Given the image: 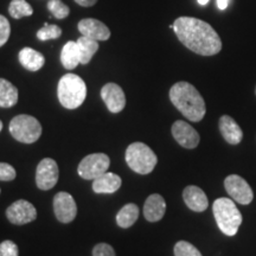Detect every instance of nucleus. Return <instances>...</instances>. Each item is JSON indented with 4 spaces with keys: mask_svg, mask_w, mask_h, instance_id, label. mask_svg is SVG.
Masks as SVG:
<instances>
[{
    "mask_svg": "<svg viewBox=\"0 0 256 256\" xmlns=\"http://www.w3.org/2000/svg\"><path fill=\"white\" fill-rule=\"evenodd\" d=\"M174 34L184 46L200 56H214L222 50V40L206 22L192 17H179L174 23Z\"/></svg>",
    "mask_w": 256,
    "mask_h": 256,
    "instance_id": "obj_1",
    "label": "nucleus"
},
{
    "mask_svg": "<svg viewBox=\"0 0 256 256\" xmlns=\"http://www.w3.org/2000/svg\"><path fill=\"white\" fill-rule=\"evenodd\" d=\"M170 100L192 122H200L206 116V107L204 98L188 82H177L172 86L170 89Z\"/></svg>",
    "mask_w": 256,
    "mask_h": 256,
    "instance_id": "obj_2",
    "label": "nucleus"
},
{
    "mask_svg": "<svg viewBox=\"0 0 256 256\" xmlns=\"http://www.w3.org/2000/svg\"><path fill=\"white\" fill-rule=\"evenodd\" d=\"M57 96L60 104L66 110H76L86 100L87 86L78 75L66 74L60 78L57 87Z\"/></svg>",
    "mask_w": 256,
    "mask_h": 256,
    "instance_id": "obj_3",
    "label": "nucleus"
},
{
    "mask_svg": "<svg viewBox=\"0 0 256 256\" xmlns=\"http://www.w3.org/2000/svg\"><path fill=\"white\" fill-rule=\"evenodd\" d=\"M214 216L220 232L226 236H234L242 224V215L235 202L229 198H218L214 202Z\"/></svg>",
    "mask_w": 256,
    "mask_h": 256,
    "instance_id": "obj_4",
    "label": "nucleus"
},
{
    "mask_svg": "<svg viewBox=\"0 0 256 256\" xmlns=\"http://www.w3.org/2000/svg\"><path fill=\"white\" fill-rule=\"evenodd\" d=\"M124 159L130 168L139 174H151L158 164L156 153L144 142L130 144L126 150Z\"/></svg>",
    "mask_w": 256,
    "mask_h": 256,
    "instance_id": "obj_5",
    "label": "nucleus"
},
{
    "mask_svg": "<svg viewBox=\"0 0 256 256\" xmlns=\"http://www.w3.org/2000/svg\"><path fill=\"white\" fill-rule=\"evenodd\" d=\"M10 133L19 142L34 144L42 136V126L34 116L20 114L11 120L8 126Z\"/></svg>",
    "mask_w": 256,
    "mask_h": 256,
    "instance_id": "obj_6",
    "label": "nucleus"
},
{
    "mask_svg": "<svg viewBox=\"0 0 256 256\" xmlns=\"http://www.w3.org/2000/svg\"><path fill=\"white\" fill-rule=\"evenodd\" d=\"M110 165V156L104 153H92L82 159L78 164V172L80 177L87 180H94L104 172H107Z\"/></svg>",
    "mask_w": 256,
    "mask_h": 256,
    "instance_id": "obj_7",
    "label": "nucleus"
},
{
    "mask_svg": "<svg viewBox=\"0 0 256 256\" xmlns=\"http://www.w3.org/2000/svg\"><path fill=\"white\" fill-rule=\"evenodd\" d=\"M224 188L234 200L242 206H248L252 202L254 194L247 182L238 174H230L224 180Z\"/></svg>",
    "mask_w": 256,
    "mask_h": 256,
    "instance_id": "obj_8",
    "label": "nucleus"
},
{
    "mask_svg": "<svg viewBox=\"0 0 256 256\" xmlns=\"http://www.w3.org/2000/svg\"><path fill=\"white\" fill-rule=\"evenodd\" d=\"M60 170L57 162L51 158L40 160L36 171V184L40 190H50L55 188L58 182Z\"/></svg>",
    "mask_w": 256,
    "mask_h": 256,
    "instance_id": "obj_9",
    "label": "nucleus"
},
{
    "mask_svg": "<svg viewBox=\"0 0 256 256\" xmlns=\"http://www.w3.org/2000/svg\"><path fill=\"white\" fill-rule=\"evenodd\" d=\"M6 217L12 224L24 226L37 218V210L30 202L19 200L6 209Z\"/></svg>",
    "mask_w": 256,
    "mask_h": 256,
    "instance_id": "obj_10",
    "label": "nucleus"
},
{
    "mask_svg": "<svg viewBox=\"0 0 256 256\" xmlns=\"http://www.w3.org/2000/svg\"><path fill=\"white\" fill-rule=\"evenodd\" d=\"M54 211L60 223H70L78 215V206L72 194L60 191L54 197Z\"/></svg>",
    "mask_w": 256,
    "mask_h": 256,
    "instance_id": "obj_11",
    "label": "nucleus"
},
{
    "mask_svg": "<svg viewBox=\"0 0 256 256\" xmlns=\"http://www.w3.org/2000/svg\"><path fill=\"white\" fill-rule=\"evenodd\" d=\"M172 136L179 145L184 148H196L200 144V134L194 127L183 120H178L172 124Z\"/></svg>",
    "mask_w": 256,
    "mask_h": 256,
    "instance_id": "obj_12",
    "label": "nucleus"
},
{
    "mask_svg": "<svg viewBox=\"0 0 256 256\" xmlns=\"http://www.w3.org/2000/svg\"><path fill=\"white\" fill-rule=\"evenodd\" d=\"M101 98L110 113H120L126 106V96L116 83H107L101 89Z\"/></svg>",
    "mask_w": 256,
    "mask_h": 256,
    "instance_id": "obj_13",
    "label": "nucleus"
},
{
    "mask_svg": "<svg viewBox=\"0 0 256 256\" xmlns=\"http://www.w3.org/2000/svg\"><path fill=\"white\" fill-rule=\"evenodd\" d=\"M78 31L81 32L82 36L95 40H108L110 38V30L107 25L95 18H86L78 22Z\"/></svg>",
    "mask_w": 256,
    "mask_h": 256,
    "instance_id": "obj_14",
    "label": "nucleus"
},
{
    "mask_svg": "<svg viewBox=\"0 0 256 256\" xmlns=\"http://www.w3.org/2000/svg\"><path fill=\"white\" fill-rule=\"evenodd\" d=\"M183 198L188 209L196 212H203L209 206V200H208L206 192L194 185H190L184 188Z\"/></svg>",
    "mask_w": 256,
    "mask_h": 256,
    "instance_id": "obj_15",
    "label": "nucleus"
},
{
    "mask_svg": "<svg viewBox=\"0 0 256 256\" xmlns=\"http://www.w3.org/2000/svg\"><path fill=\"white\" fill-rule=\"evenodd\" d=\"M220 132L226 142L230 145H238L242 142L243 132L238 122L229 115H223L218 121Z\"/></svg>",
    "mask_w": 256,
    "mask_h": 256,
    "instance_id": "obj_16",
    "label": "nucleus"
},
{
    "mask_svg": "<svg viewBox=\"0 0 256 256\" xmlns=\"http://www.w3.org/2000/svg\"><path fill=\"white\" fill-rule=\"evenodd\" d=\"M165 211V200L158 194H151L144 204V216L148 222H158L164 217Z\"/></svg>",
    "mask_w": 256,
    "mask_h": 256,
    "instance_id": "obj_17",
    "label": "nucleus"
},
{
    "mask_svg": "<svg viewBox=\"0 0 256 256\" xmlns=\"http://www.w3.org/2000/svg\"><path fill=\"white\" fill-rule=\"evenodd\" d=\"M121 184L122 180L120 176L112 172H104L92 180V190L95 194H114L121 188Z\"/></svg>",
    "mask_w": 256,
    "mask_h": 256,
    "instance_id": "obj_18",
    "label": "nucleus"
},
{
    "mask_svg": "<svg viewBox=\"0 0 256 256\" xmlns=\"http://www.w3.org/2000/svg\"><path fill=\"white\" fill-rule=\"evenodd\" d=\"M18 58L22 66L28 72H38L46 64V57L32 48H23L19 51Z\"/></svg>",
    "mask_w": 256,
    "mask_h": 256,
    "instance_id": "obj_19",
    "label": "nucleus"
},
{
    "mask_svg": "<svg viewBox=\"0 0 256 256\" xmlns=\"http://www.w3.org/2000/svg\"><path fill=\"white\" fill-rule=\"evenodd\" d=\"M60 62L64 68L68 70L75 69L81 63V55H80V49L76 42L69 40L63 46L62 52H60Z\"/></svg>",
    "mask_w": 256,
    "mask_h": 256,
    "instance_id": "obj_20",
    "label": "nucleus"
},
{
    "mask_svg": "<svg viewBox=\"0 0 256 256\" xmlns=\"http://www.w3.org/2000/svg\"><path fill=\"white\" fill-rule=\"evenodd\" d=\"M18 102V89L5 78H0V107L11 108Z\"/></svg>",
    "mask_w": 256,
    "mask_h": 256,
    "instance_id": "obj_21",
    "label": "nucleus"
},
{
    "mask_svg": "<svg viewBox=\"0 0 256 256\" xmlns=\"http://www.w3.org/2000/svg\"><path fill=\"white\" fill-rule=\"evenodd\" d=\"M139 218V208L136 204L130 203L122 206L116 215V224L122 229H128Z\"/></svg>",
    "mask_w": 256,
    "mask_h": 256,
    "instance_id": "obj_22",
    "label": "nucleus"
},
{
    "mask_svg": "<svg viewBox=\"0 0 256 256\" xmlns=\"http://www.w3.org/2000/svg\"><path fill=\"white\" fill-rule=\"evenodd\" d=\"M81 55V64H88L90 62L92 56L98 50V42L86 36H81L76 40Z\"/></svg>",
    "mask_w": 256,
    "mask_h": 256,
    "instance_id": "obj_23",
    "label": "nucleus"
},
{
    "mask_svg": "<svg viewBox=\"0 0 256 256\" xmlns=\"http://www.w3.org/2000/svg\"><path fill=\"white\" fill-rule=\"evenodd\" d=\"M8 14L12 18L20 19L34 14V8L25 0H12L8 5Z\"/></svg>",
    "mask_w": 256,
    "mask_h": 256,
    "instance_id": "obj_24",
    "label": "nucleus"
},
{
    "mask_svg": "<svg viewBox=\"0 0 256 256\" xmlns=\"http://www.w3.org/2000/svg\"><path fill=\"white\" fill-rule=\"evenodd\" d=\"M62 36V28L58 25H50L46 23L44 26L37 31V38L40 40H57Z\"/></svg>",
    "mask_w": 256,
    "mask_h": 256,
    "instance_id": "obj_25",
    "label": "nucleus"
},
{
    "mask_svg": "<svg viewBox=\"0 0 256 256\" xmlns=\"http://www.w3.org/2000/svg\"><path fill=\"white\" fill-rule=\"evenodd\" d=\"M48 10L56 19H64L68 17L70 14L69 6L64 4L62 0H49L48 2Z\"/></svg>",
    "mask_w": 256,
    "mask_h": 256,
    "instance_id": "obj_26",
    "label": "nucleus"
},
{
    "mask_svg": "<svg viewBox=\"0 0 256 256\" xmlns=\"http://www.w3.org/2000/svg\"><path fill=\"white\" fill-rule=\"evenodd\" d=\"M174 256H202L200 252L190 242L179 241L174 246Z\"/></svg>",
    "mask_w": 256,
    "mask_h": 256,
    "instance_id": "obj_27",
    "label": "nucleus"
},
{
    "mask_svg": "<svg viewBox=\"0 0 256 256\" xmlns=\"http://www.w3.org/2000/svg\"><path fill=\"white\" fill-rule=\"evenodd\" d=\"M10 34H11V25L4 16L0 14V48L8 43Z\"/></svg>",
    "mask_w": 256,
    "mask_h": 256,
    "instance_id": "obj_28",
    "label": "nucleus"
},
{
    "mask_svg": "<svg viewBox=\"0 0 256 256\" xmlns=\"http://www.w3.org/2000/svg\"><path fill=\"white\" fill-rule=\"evenodd\" d=\"M17 177L14 166L8 162H0V182H11Z\"/></svg>",
    "mask_w": 256,
    "mask_h": 256,
    "instance_id": "obj_29",
    "label": "nucleus"
},
{
    "mask_svg": "<svg viewBox=\"0 0 256 256\" xmlns=\"http://www.w3.org/2000/svg\"><path fill=\"white\" fill-rule=\"evenodd\" d=\"M0 256H18V246L6 240L0 243Z\"/></svg>",
    "mask_w": 256,
    "mask_h": 256,
    "instance_id": "obj_30",
    "label": "nucleus"
},
{
    "mask_svg": "<svg viewBox=\"0 0 256 256\" xmlns=\"http://www.w3.org/2000/svg\"><path fill=\"white\" fill-rule=\"evenodd\" d=\"M92 256H116L114 248L107 243H98L92 249Z\"/></svg>",
    "mask_w": 256,
    "mask_h": 256,
    "instance_id": "obj_31",
    "label": "nucleus"
},
{
    "mask_svg": "<svg viewBox=\"0 0 256 256\" xmlns=\"http://www.w3.org/2000/svg\"><path fill=\"white\" fill-rule=\"evenodd\" d=\"M74 2L83 8H92L98 2V0H74Z\"/></svg>",
    "mask_w": 256,
    "mask_h": 256,
    "instance_id": "obj_32",
    "label": "nucleus"
},
{
    "mask_svg": "<svg viewBox=\"0 0 256 256\" xmlns=\"http://www.w3.org/2000/svg\"><path fill=\"white\" fill-rule=\"evenodd\" d=\"M229 0H217V6H218L220 10H226L228 8Z\"/></svg>",
    "mask_w": 256,
    "mask_h": 256,
    "instance_id": "obj_33",
    "label": "nucleus"
},
{
    "mask_svg": "<svg viewBox=\"0 0 256 256\" xmlns=\"http://www.w3.org/2000/svg\"><path fill=\"white\" fill-rule=\"evenodd\" d=\"M208 2H209V0H198V4L200 5H202V6H204V5H206Z\"/></svg>",
    "mask_w": 256,
    "mask_h": 256,
    "instance_id": "obj_34",
    "label": "nucleus"
},
{
    "mask_svg": "<svg viewBox=\"0 0 256 256\" xmlns=\"http://www.w3.org/2000/svg\"><path fill=\"white\" fill-rule=\"evenodd\" d=\"M2 120H0V132H2Z\"/></svg>",
    "mask_w": 256,
    "mask_h": 256,
    "instance_id": "obj_35",
    "label": "nucleus"
},
{
    "mask_svg": "<svg viewBox=\"0 0 256 256\" xmlns=\"http://www.w3.org/2000/svg\"><path fill=\"white\" fill-rule=\"evenodd\" d=\"M255 94H256V87H255Z\"/></svg>",
    "mask_w": 256,
    "mask_h": 256,
    "instance_id": "obj_36",
    "label": "nucleus"
},
{
    "mask_svg": "<svg viewBox=\"0 0 256 256\" xmlns=\"http://www.w3.org/2000/svg\"><path fill=\"white\" fill-rule=\"evenodd\" d=\"M0 192H2V190H0Z\"/></svg>",
    "mask_w": 256,
    "mask_h": 256,
    "instance_id": "obj_37",
    "label": "nucleus"
}]
</instances>
